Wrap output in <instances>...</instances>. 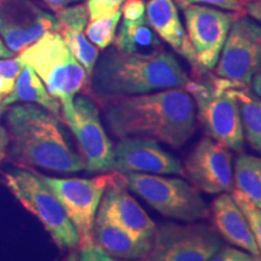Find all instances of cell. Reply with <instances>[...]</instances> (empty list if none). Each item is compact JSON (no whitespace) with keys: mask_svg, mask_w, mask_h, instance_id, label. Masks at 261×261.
<instances>
[{"mask_svg":"<svg viewBox=\"0 0 261 261\" xmlns=\"http://www.w3.org/2000/svg\"><path fill=\"white\" fill-rule=\"evenodd\" d=\"M106 121L121 139H149L180 149L194 136L196 107L185 89L104 99Z\"/></svg>","mask_w":261,"mask_h":261,"instance_id":"cell-1","label":"cell"},{"mask_svg":"<svg viewBox=\"0 0 261 261\" xmlns=\"http://www.w3.org/2000/svg\"><path fill=\"white\" fill-rule=\"evenodd\" d=\"M189 81L181 64L165 48L152 54H125L112 48L98 57L90 87L98 99L104 100L185 89Z\"/></svg>","mask_w":261,"mask_h":261,"instance_id":"cell-2","label":"cell"},{"mask_svg":"<svg viewBox=\"0 0 261 261\" xmlns=\"http://www.w3.org/2000/svg\"><path fill=\"white\" fill-rule=\"evenodd\" d=\"M58 117L35 104H21L8 114L10 156L22 167H40L61 173L86 168L68 143Z\"/></svg>","mask_w":261,"mask_h":261,"instance_id":"cell-3","label":"cell"},{"mask_svg":"<svg viewBox=\"0 0 261 261\" xmlns=\"http://www.w3.org/2000/svg\"><path fill=\"white\" fill-rule=\"evenodd\" d=\"M205 75L190 80L185 86L195 102L197 120L210 138L233 151H242L244 136L240 108L233 93L238 83Z\"/></svg>","mask_w":261,"mask_h":261,"instance_id":"cell-4","label":"cell"},{"mask_svg":"<svg viewBox=\"0 0 261 261\" xmlns=\"http://www.w3.org/2000/svg\"><path fill=\"white\" fill-rule=\"evenodd\" d=\"M19 56L34 69L48 93L60 100L62 114L70 113L75 96L84 89L89 76L61 35L56 31L45 33Z\"/></svg>","mask_w":261,"mask_h":261,"instance_id":"cell-5","label":"cell"},{"mask_svg":"<svg viewBox=\"0 0 261 261\" xmlns=\"http://www.w3.org/2000/svg\"><path fill=\"white\" fill-rule=\"evenodd\" d=\"M121 175L128 190L135 192L163 217L192 223L210 215V208L197 189L180 178L148 173H126Z\"/></svg>","mask_w":261,"mask_h":261,"instance_id":"cell-6","label":"cell"},{"mask_svg":"<svg viewBox=\"0 0 261 261\" xmlns=\"http://www.w3.org/2000/svg\"><path fill=\"white\" fill-rule=\"evenodd\" d=\"M6 185L25 210L44 225L57 247L74 249L80 246V237L61 202L52 194L37 173L15 169L5 174Z\"/></svg>","mask_w":261,"mask_h":261,"instance_id":"cell-7","label":"cell"},{"mask_svg":"<svg viewBox=\"0 0 261 261\" xmlns=\"http://www.w3.org/2000/svg\"><path fill=\"white\" fill-rule=\"evenodd\" d=\"M61 202L80 237V247L93 244V226L112 174L85 178H51L37 173Z\"/></svg>","mask_w":261,"mask_h":261,"instance_id":"cell-8","label":"cell"},{"mask_svg":"<svg viewBox=\"0 0 261 261\" xmlns=\"http://www.w3.org/2000/svg\"><path fill=\"white\" fill-rule=\"evenodd\" d=\"M177 3L184 15L189 40L195 52L197 74H208L219 61L237 12H225L207 5Z\"/></svg>","mask_w":261,"mask_h":261,"instance_id":"cell-9","label":"cell"},{"mask_svg":"<svg viewBox=\"0 0 261 261\" xmlns=\"http://www.w3.org/2000/svg\"><path fill=\"white\" fill-rule=\"evenodd\" d=\"M223 240L204 224L166 223L158 226L152 237L150 261H208Z\"/></svg>","mask_w":261,"mask_h":261,"instance_id":"cell-10","label":"cell"},{"mask_svg":"<svg viewBox=\"0 0 261 261\" xmlns=\"http://www.w3.org/2000/svg\"><path fill=\"white\" fill-rule=\"evenodd\" d=\"M261 68V24L250 16H237L215 65L217 76L249 86Z\"/></svg>","mask_w":261,"mask_h":261,"instance_id":"cell-11","label":"cell"},{"mask_svg":"<svg viewBox=\"0 0 261 261\" xmlns=\"http://www.w3.org/2000/svg\"><path fill=\"white\" fill-rule=\"evenodd\" d=\"M63 119L79 143L87 171H112L114 146L100 121L96 103L86 96L75 97L73 110L64 114Z\"/></svg>","mask_w":261,"mask_h":261,"instance_id":"cell-12","label":"cell"},{"mask_svg":"<svg viewBox=\"0 0 261 261\" xmlns=\"http://www.w3.org/2000/svg\"><path fill=\"white\" fill-rule=\"evenodd\" d=\"M56 27V16L33 0H0V37L14 54L24 51Z\"/></svg>","mask_w":261,"mask_h":261,"instance_id":"cell-13","label":"cell"},{"mask_svg":"<svg viewBox=\"0 0 261 261\" xmlns=\"http://www.w3.org/2000/svg\"><path fill=\"white\" fill-rule=\"evenodd\" d=\"M192 187L205 194H225L232 190L233 172L231 150L217 140L203 138L182 166Z\"/></svg>","mask_w":261,"mask_h":261,"instance_id":"cell-14","label":"cell"},{"mask_svg":"<svg viewBox=\"0 0 261 261\" xmlns=\"http://www.w3.org/2000/svg\"><path fill=\"white\" fill-rule=\"evenodd\" d=\"M112 171L119 174L148 173L182 175V166L175 156L166 151L155 140L121 139L114 148Z\"/></svg>","mask_w":261,"mask_h":261,"instance_id":"cell-15","label":"cell"},{"mask_svg":"<svg viewBox=\"0 0 261 261\" xmlns=\"http://www.w3.org/2000/svg\"><path fill=\"white\" fill-rule=\"evenodd\" d=\"M97 214L137 237L146 240H152L158 228L155 221L129 195L122 175L116 172L112 174Z\"/></svg>","mask_w":261,"mask_h":261,"instance_id":"cell-16","label":"cell"},{"mask_svg":"<svg viewBox=\"0 0 261 261\" xmlns=\"http://www.w3.org/2000/svg\"><path fill=\"white\" fill-rule=\"evenodd\" d=\"M145 17L156 35L179 56L188 61L192 69L198 71L194 48L182 25L174 0H149L145 4Z\"/></svg>","mask_w":261,"mask_h":261,"instance_id":"cell-17","label":"cell"},{"mask_svg":"<svg viewBox=\"0 0 261 261\" xmlns=\"http://www.w3.org/2000/svg\"><path fill=\"white\" fill-rule=\"evenodd\" d=\"M55 16L57 19L56 32L63 39L75 60L83 65L90 79L99 57V52L84 34V29L86 28L90 19L86 5L65 6L57 10Z\"/></svg>","mask_w":261,"mask_h":261,"instance_id":"cell-18","label":"cell"},{"mask_svg":"<svg viewBox=\"0 0 261 261\" xmlns=\"http://www.w3.org/2000/svg\"><path fill=\"white\" fill-rule=\"evenodd\" d=\"M210 214L218 232L228 243L250 254L255 259L261 260L252 230L232 195L225 192L215 198L212 203Z\"/></svg>","mask_w":261,"mask_h":261,"instance_id":"cell-19","label":"cell"},{"mask_svg":"<svg viewBox=\"0 0 261 261\" xmlns=\"http://www.w3.org/2000/svg\"><path fill=\"white\" fill-rule=\"evenodd\" d=\"M93 243L109 256L122 260L144 259L152 247V240L137 237L98 214L93 226Z\"/></svg>","mask_w":261,"mask_h":261,"instance_id":"cell-20","label":"cell"},{"mask_svg":"<svg viewBox=\"0 0 261 261\" xmlns=\"http://www.w3.org/2000/svg\"><path fill=\"white\" fill-rule=\"evenodd\" d=\"M17 102H28L38 104L52 115L60 117L61 103L56 98L52 97L45 87V85L35 73L31 65L24 63L21 73L16 79L14 90L3 100L2 106L8 107Z\"/></svg>","mask_w":261,"mask_h":261,"instance_id":"cell-21","label":"cell"},{"mask_svg":"<svg viewBox=\"0 0 261 261\" xmlns=\"http://www.w3.org/2000/svg\"><path fill=\"white\" fill-rule=\"evenodd\" d=\"M114 42L116 50L125 54H152L163 50L161 40L149 25L145 16L138 19L122 18Z\"/></svg>","mask_w":261,"mask_h":261,"instance_id":"cell-22","label":"cell"},{"mask_svg":"<svg viewBox=\"0 0 261 261\" xmlns=\"http://www.w3.org/2000/svg\"><path fill=\"white\" fill-rule=\"evenodd\" d=\"M233 93L240 108L244 138L250 148L261 154V98L241 84L234 86Z\"/></svg>","mask_w":261,"mask_h":261,"instance_id":"cell-23","label":"cell"},{"mask_svg":"<svg viewBox=\"0 0 261 261\" xmlns=\"http://www.w3.org/2000/svg\"><path fill=\"white\" fill-rule=\"evenodd\" d=\"M234 187L261 208V158L242 154L234 162Z\"/></svg>","mask_w":261,"mask_h":261,"instance_id":"cell-24","label":"cell"},{"mask_svg":"<svg viewBox=\"0 0 261 261\" xmlns=\"http://www.w3.org/2000/svg\"><path fill=\"white\" fill-rule=\"evenodd\" d=\"M121 16L122 12L117 11L116 14L108 16V17L93 19L90 23H87L85 28V35L91 44L100 50L109 47L115 41L117 25H119Z\"/></svg>","mask_w":261,"mask_h":261,"instance_id":"cell-25","label":"cell"},{"mask_svg":"<svg viewBox=\"0 0 261 261\" xmlns=\"http://www.w3.org/2000/svg\"><path fill=\"white\" fill-rule=\"evenodd\" d=\"M232 197L246 217L261 256V208L256 207L255 204L248 200L242 192L236 190V189L232 190Z\"/></svg>","mask_w":261,"mask_h":261,"instance_id":"cell-26","label":"cell"},{"mask_svg":"<svg viewBox=\"0 0 261 261\" xmlns=\"http://www.w3.org/2000/svg\"><path fill=\"white\" fill-rule=\"evenodd\" d=\"M23 64L24 62L21 56L0 60V106L14 90L16 79L21 73Z\"/></svg>","mask_w":261,"mask_h":261,"instance_id":"cell-27","label":"cell"},{"mask_svg":"<svg viewBox=\"0 0 261 261\" xmlns=\"http://www.w3.org/2000/svg\"><path fill=\"white\" fill-rule=\"evenodd\" d=\"M127 0H87V11L91 21L98 18L108 17L121 11Z\"/></svg>","mask_w":261,"mask_h":261,"instance_id":"cell-28","label":"cell"},{"mask_svg":"<svg viewBox=\"0 0 261 261\" xmlns=\"http://www.w3.org/2000/svg\"><path fill=\"white\" fill-rule=\"evenodd\" d=\"M253 257L254 256L250 255V254L244 253L242 250L236 249V248L223 246L208 261H244L253 259Z\"/></svg>","mask_w":261,"mask_h":261,"instance_id":"cell-29","label":"cell"},{"mask_svg":"<svg viewBox=\"0 0 261 261\" xmlns=\"http://www.w3.org/2000/svg\"><path fill=\"white\" fill-rule=\"evenodd\" d=\"M177 2L187 3V4L207 5L223 10H230L232 12H241L243 6L238 0H177Z\"/></svg>","mask_w":261,"mask_h":261,"instance_id":"cell-30","label":"cell"},{"mask_svg":"<svg viewBox=\"0 0 261 261\" xmlns=\"http://www.w3.org/2000/svg\"><path fill=\"white\" fill-rule=\"evenodd\" d=\"M122 18L126 19H138L145 16V4L143 0H127L123 4Z\"/></svg>","mask_w":261,"mask_h":261,"instance_id":"cell-31","label":"cell"},{"mask_svg":"<svg viewBox=\"0 0 261 261\" xmlns=\"http://www.w3.org/2000/svg\"><path fill=\"white\" fill-rule=\"evenodd\" d=\"M80 261H114L112 256L104 253L96 244L81 247L80 250Z\"/></svg>","mask_w":261,"mask_h":261,"instance_id":"cell-32","label":"cell"},{"mask_svg":"<svg viewBox=\"0 0 261 261\" xmlns=\"http://www.w3.org/2000/svg\"><path fill=\"white\" fill-rule=\"evenodd\" d=\"M246 12L250 17L255 19L261 24V0H254L244 5Z\"/></svg>","mask_w":261,"mask_h":261,"instance_id":"cell-33","label":"cell"},{"mask_svg":"<svg viewBox=\"0 0 261 261\" xmlns=\"http://www.w3.org/2000/svg\"><path fill=\"white\" fill-rule=\"evenodd\" d=\"M42 3H45L47 6H50L52 10L57 11V10L63 9L65 6H70L76 3L83 2V0H41Z\"/></svg>","mask_w":261,"mask_h":261,"instance_id":"cell-34","label":"cell"},{"mask_svg":"<svg viewBox=\"0 0 261 261\" xmlns=\"http://www.w3.org/2000/svg\"><path fill=\"white\" fill-rule=\"evenodd\" d=\"M9 148V133L3 126H0V162L5 158L6 150Z\"/></svg>","mask_w":261,"mask_h":261,"instance_id":"cell-35","label":"cell"},{"mask_svg":"<svg viewBox=\"0 0 261 261\" xmlns=\"http://www.w3.org/2000/svg\"><path fill=\"white\" fill-rule=\"evenodd\" d=\"M250 86H252L253 92L255 93L257 97L261 98V68L260 70L254 75L252 83H250Z\"/></svg>","mask_w":261,"mask_h":261,"instance_id":"cell-36","label":"cell"},{"mask_svg":"<svg viewBox=\"0 0 261 261\" xmlns=\"http://www.w3.org/2000/svg\"><path fill=\"white\" fill-rule=\"evenodd\" d=\"M14 56V52L10 51L3 39L0 38V58H11Z\"/></svg>","mask_w":261,"mask_h":261,"instance_id":"cell-37","label":"cell"},{"mask_svg":"<svg viewBox=\"0 0 261 261\" xmlns=\"http://www.w3.org/2000/svg\"><path fill=\"white\" fill-rule=\"evenodd\" d=\"M64 261H79V257H77V255H76V253H74V252H71L69 255H68L67 257H65V260Z\"/></svg>","mask_w":261,"mask_h":261,"instance_id":"cell-38","label":"cell"},{"mask_svg":"<svg viewBox=\"0 0 261 261\" xmlns=\"http://www.w3.org/2000/svg\"><path fill=\"white\" fill-rule=\"evenodd\" d=\"M238 2H240L242 5H246V4H248V3L254 2V0H238Z\"/></svg>","mask_w":261,"mask_h":261,"instance_id":"cell-39","label":"cell"},{"mask_svg":"<svg viewBox=\"0 0 261 261\" xmlns=\"http://www.w3.org/2000/svg\"><path fill=\"white\" fill-rule=\"evenodd\" d=\"M4 110H5V107L0 106V116H2V115H3V113H4Z\"/></svg>","mask_w":261,"mask_h":261,"instance_id":"cell-40","label":"cell"},{"mask_svg":"<svg viewBox=\"0 0 261 261\" xmlns=\"http://www.w3.org/2000/svg\"><path fill=\"white\" fill-rule=\"evenodd\" d=\"M244 261H260V260H257V259H254V257H253V259H249V260H244Z\"/></svg>","mask_w":261,"mask_h":261,"instance_id":"cell-41","label":"cell"},{"mask_svg":"<svg viewBox=\"0 0 261 261\" xmlns=\"http://www.w3.org/2000/svg\"><path fill=\"white\" fill-rule=\"evenodd\" d=\"M128 261H129V260H128Z\"/></svg>","mask_w":261,"mask_h":261,"instance_id":"cell-42","label":"cell"}]
</instances>
